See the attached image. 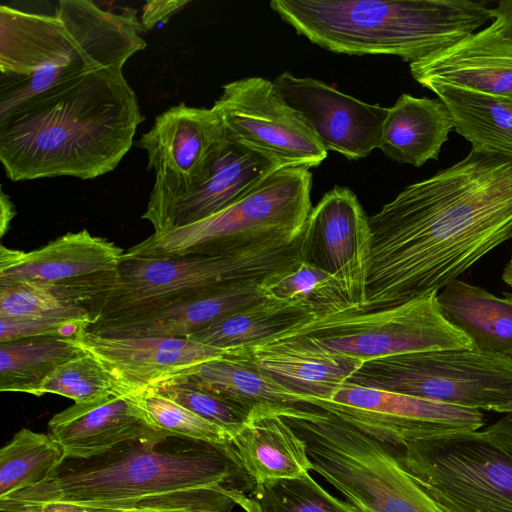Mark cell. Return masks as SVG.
I'll return each instance as SVG.
<instances>
[{"mask_svg": "<svg viewBox=\"0 0 512 512\" xmlns=\"http://www.w3.org/2000/svg\"><path fill=\"white\" fill-rule=\"evenodd\" d=\"M361 312L439 292L512 238V157L477 152L405 187L369 217Z\"/></svg>", "mask_w": 512, "mask_h": 512, "instance_id": "6da1fadb", "label": "cell"}, {"mask_svg": "<svg viewBox=\"0 0 512 512\" xmlns=\"http://www.w3.org/2000/svg\"><path fill=\"white\" fill-rule=\"evenodd\" d=\"M254 484L231 445L164 432L87 458L65 456L42 483L0 500V510L230 512Z\"/></svg>", "mask_w": 512, "mask_h": 512, "instance_id": "7a4b0ae2", "label": "cell"}, {"mask_svg": "<svg viewBox=\"0 0 512 512\" xmlns=\"http://www.w3.org/2000/svg\"><path fill=\"white\" fill-rule=\"evenodd\" d=\"M144 119L122 68L91 71L0 117V161L12 181L93 179L118 166Z\"/></svg>", "mask_w": 512, "mask_h": 512, "instance_id": "3957f363", "label": "cell"}, {"mask_svg": "<svg viewBox=\"0 0 512 512\" xmlns=\"http://www.w3.org/2000/svg\"><path fill=\"white\" fill-rule=\"evenodd\" d=\"M133 9L61 0L53 14L0 6V117L30 98L91 71L123 68L145 49Z\"/></svg>", "mask_w": 512, "mask_h": 512, "instance_id": "277c9868", "label": "cell"}, {"mask_svg": "<svg viewBox=\"0 0 512 512\" xmlns=\"http://www.w3.org/2000/svg\"><path fill=\"white\" fill-rule=\"evenodd\" d=\"M297 34L334 53L391 55L413 63L493 20L486 1L272 0Z\"/></svg>", "mask_w": 512, "mask_h": 512, "instance_id": "5b68a950", "label": "cell"}, {"mask_svg": "<svg viewBox=\"0 0 512 512\" xmlns=\"http://www.w3.org/2000/svg\"><path fill=\"white\" fill-rule=\"evenodd\" d=\"M278 413L304 440L312 470L359 512H441L391 446L311 405Z\"/></svg>", "mask_w": 512, "mask_h": 512, "instance_id": "8992f818", "label": "cell"}, {"mask_svg": "<svg viewBox=\"0 0 512 512\" xmlns=\"http://www.w3.org/2000/svg\"><path fill=\"white\" fill-rule=\"evenodd\" d=\"M312 173L275 170L246 196L197 223L153 233L128 249L132 256L227 255L299 235L312 210Z\"/></svg>", "mask_w": 512, "mask_h": 512, "instance_id": "52a82bcc", "label": "cell"}, {"mask_svg": "<svg viewBox=\"0 0 512 512\" xmlns=\"http://www.w3.org/2000/svg\"><path fill=\"white\" fill-rule=\"evenodd\" d=\"M347 382L462 408L512 414V360L475 348L371 359Z\"/></svg>", "mask_w": 512, "mask_h": 512, "instance_id": "ba28073f", "label": "cell"}, {"mask_svg": "<svg viewBox=\"0 0 512 512\" xmlns=\"http://www.w3.org/2000/svg\"><path fill=\"white\" fill-rule=\"evenodd\" d=\"M393 449L441 512H512V455L484 430L435 435Z\"/></svg>", "mask_w": 512, "mask_h": 512, "instance_id": "9c48e42d", "label": "cell"}, {"mask_svg": "<svg viewBox=\"0 0 512 512\" xmlns=\"http://www.w3.org/2000/svg\"><path fill=\"white\" fill-rule=\"evenodd\" d=\"M307 245L304 224L293 239L234 254L146 257L124 252L117 267L118 285L103 302L98 320L132 306L185 292L236 281L262 280L306 260Z\"/></svg>", "mask_w": 512, "mask_h": 512, "instance_id": "30bf717a", "label": "cell"}, {"mask_svg": "<svg viewBox=\"0 0 512 512\" xmlns=\"http://www.w3.org/2000/svg\"><path fill=\"white\" fill-rule=\"evenodd\" d=\"M438 292L371 312L348 310L309 319L271 339H292L363 362L398 354L473 348L442 315Z\"/></svg>", "mask_w": 512, "mask_h": 512, "instance_id": "8fae6325", "label": "cell"}, {"mask_svg": "<svg viewBox=\"0 0 512 512\" xmlns=\"http://www.w3.org/2000/svg\"><path fill=\"white\" fill-rule=\"evenodd\" d=\"M212 107L230 139L278 168H311L327 157L317 135L280 97L273 81L245 77L229 82Z\"/></svg>", "mask_w": 512, "mask_h": 512, "instance_id": "7c38bea8", "label": "cell"}, {"mask_svg": "<svg viewBox=\"0 0 512 512\" xmlns=\"http://www.w3.org/2000/svg\"><path fill=\"white\" fill-rule=\"evenodd\" d=\"M324 410L393 447L431 436L479 430V410L345 382L328 399H311Z\"/></svg>", "mask_w": 512, "mask_h": 512, "instance_id": "4fadbf2b", "label": "cell"}, {"mask_svg": "<svg viewBox=\"0 0 512 512\" xmlns=\"http://www.w3.org/2000/svg\"><path fill=\"white\" fill-rule=\"evenodd\" d=\"M261 280H243L132 306L100 318L86 330L117 338L189 337L264 299Z\"/></svg>", "mask_w": 512, "mask_h": 512, "instance_id": "5bb4252c", "label": "cell"}, {"mask_svg": "<svg viewBox=\"0 0 512 512\" xmlns=\"http://www.w3.org/2000/svg\"><path fill=\"white\" fill-rule=\"evenodd\" d=\"M306 260L333 275L351 307L361 312L366 299L371 234L369 217L356 194L335 186L312 208L306 223Z\"/></svg>", "mask_w": 512, "mask_h": 512, "instance_id": "9a60e30c", "label": "cell"}, {"mask_svg": "<svg viewBox=\"0 0 512 512\" xmlns=\"http://www.w3.org/2000/svg\"><path fill=\"white\" fill-rule=\"evenodd\" d=\"M226 138L223 123L213 107L179 103L159 114L136 143L147 151L148 170L155 171L151 191L176 192L199 182Z\"/></svg>", "mask_w": 512, "mask_h": 512, "instance_id": "2e32d148", "label": "cell"}, {"mask_svg": "<svg viewBox=\"0 0 512 512\" xmlns=\"http://www.w3.org/2000/svg\"><path fill=\"white\" fill-rule=\"evenodd\" d=\"M273 84L280 97L303 116L327 151L359 160L379 148L388 108L289 72L279 74Z\"/></svg>", "mask_w": 512, "mask_h": 512, "instance_id": "e0dca14e", "label": "cell"}, {"mask_svg": "<svg viewBox=\"0 0 512 512\" xmlns=\"http://www.w3.org/2000/svg\"><path fill=\"white\" fill-rule=\"evenodd\" d=\"M277 169L227 136L204 178L176 192L151 191L142 218L152 224L154 233L197 223L242 199Z\"/></svg>", "mask_w": 512, "mask_h": 512, "instance_id": "ac0fdd59", "label": "cell"}, {"mask_svg": "<svg viewBox=\"0 0 512 512\" xmlns=\"http://www.w3.org/2000/svg\"><path fill=\"white\" fill-rule=\"evenodd\" d=\"M74 340L104 365L122 394L154 387L191 367L227 354L225 350L185 337L117 338L84 329Z\"/></svg>", "mask_w": 512, "mask_h": 512, "instance_id": "d6986e66", "label": "cell"}, {"mask_svg": "<svg viewBox=\"0 0 512 512\" xmlns=\"http://www.w3.org/2000/svg\"><path fill=\"white\" fill-rule=\"evenodd\" d=\"M48 428L65 456L76 458H87L125 441L164 433L150 422L132 395L119 393L88 403H74L55 414Z\"/></svg>", "mask_w": 512, "mask_h": 512, "instance_id": "ffe728a7", "label": "cell"}, {"mask_svg": "<svg viewBox=\"0 0 512 512\" xmlns=\"http://www.w3.org/2000/svg\"><path fill=\"white\" fill-rule=\"evenodd\" d=\"M410 72L423 87L445 84L512 98V42L488 26L441 52L410 63Z\"/></svg>", "mask_w": 512, "mask_h": 512, "instance_id": "44dd1931", "label": "cell"}, {"mask_svg": "<svg viewBox=\"0 0 512 512\" xmlns=\"http://www.w3.org/2000/svg\"><path fill=\"white\" fill-rule=\"evenodd\" d=\"M123 250L86 229L69 232L32 251L0 248V285L51 284L115 270Z\"/></svg>", "mask_w": 512, "mask_h": 512, "instance_id": "7402d4cb", "label": "cell"}, {"mask_svg": "<svg viewBox=\"0 0 512 512\" xmlns=\"http://www.w3.org/2000/svg\"><path fill=\"white\" fill-rule=\"evenodd\" d=\"M245 359L287 389L306 398L328 399L363 361L292 339H269L227 351Z\"/></svg>", "mask_w": 512, "mask_h": 512, "instance_id": "603a6c76", "label": "cell"}, {"mask_svg": "<svg viewBox=\"0 0 512 512\" xmlns=\"http://www.w3.org/2000/svg\"><path fill=\"white\" fill-rule=\"evenodd\" d=\"M278 409L254 408L231 438L233 452L255 484L296 478L312 470L304 440Z\"/></svg>", "mask_w": 512, "mask_h": 512, "instance_id": "cb8c5ba5", "label": "cell"}, {"mask_svg": "<svg viewBox=\"0 0 512 512\" xmlns=\"http://www.w3.org/2000/svg\"><path fill=\"white\" fill-rule=\"evenodd\" d=\"M453 128L451 115L440 99L402 94L388 108L379 149L396 162L421 167L438 159Z\"/></svg>", "mask_w": 512, "mask_h": 512, "instance_id": "d4e9b609", "label": "cell"}, {"mask_svg": "<svg viewBox=\"0 0 512 512\" xmlns=\"http://www.w3.org/2000/svg\"><path fill=\"white\" fill-rule=\"evenodd\" d=\"M437 301L444 318L473 348L512 360V294L497 297L455 279L438 292Z\"/></svg>", "mask_w": 512, "mask_h": 512, "instance_id": "484cf974", "label": "cell"}, {"mask_svg": "<svg viewBox=\"0 0 512 512\" xmlns=\"http://www.w3.org/2000/svg\"><path fill=\"white\" fill-rule=\"evenodd\" d=\"M176 376L250 412L257 407L308 405L302 395L287 389L251 362L228 352Z\"/></svg>", "mask_w": 512, "mask_h": 512, "instance_id": "4316f807", "label": "cell"}, {"mask_svg": "<svg viewBox=\"0 0 512 512\" xmlns=\"http://www.w3.org/2000/svg\"><path fill=\"white\" fill-rule=\"evenodd\" d=\"M447 107L453 130L472 144L471 150L512 157V98L445 84H430Z\"/></svg>", "mask_w": 512, "mask_h": 512, "instance_id": "83f0119b", "label": "cell"}, {"mask_svg": "<svg viewBox=\"0 0 512 512\" xmlns=\"http://www.w3.org/2000/svg\"><path fill=\"white\" fill-rule=\"evenodd\" d=\"M85 351L74 338L39 336L0 343V390L42 396L46 379Z\"/></svg>", "mask_w": 512, "mask_h": 512, "instance_id": "f1b7e54d", "label": "cell"}, {"mask_svg": "<svg viewBox=\"0 0 512 512\" xmlns=\"http://www.w3.org/2000/svg\"><path fill=\"white\" fill-rule=\"evenodd\" d=\"M314 317L293 304L264 299L220 319L187 338L230 351L269 340Z\"/></svg>", "mask_w": 512, "mask_h": 512, "instance_id": "f546056e", "label": "cell"}, {"mask_svg": "<svg viewBox=\"0 0 512 512\" xmlns=\"http://www.w3.org/2000/svg\"><path fill=\"white\" fill-rule=\"evenodd\" d=\"M260 289L266 299L293 304L315 317L351 310L337 279L307 260L266 276Z\"/></svg>", "mask_w": 512, "mask_h": 512, "instance_id": "4dcf8cb0", "label": "cell"}, {"mask_svg": "<svg viewBox=\"0 0 512 512\" xmlns=\"http://www.w3.org/2000/svg\"><path fill=\"white\" fill-rule=\"evenodd\" d=\"M64 457L49 433L16 432L0 450V500L42 483Z\"/></svg>", "mask_w": 512, "mask_h": 512, "instance_id": "1f68e13d", "label": "cell"}, {"mask_svg": "<svg viewBox=\"0 0 512 512\" xmlns=\"http://www.w3.org/2000/svg\"><path fill=\"white\" fill-rule=\"evenodd\" d=\"M245 512H359L348 501L325 490L309 472L260 484L238 496Z\"/></svg>", "mask_w": 512, "mask_h": 512, "instance_id": "d6a6232c", "label": "cell"}, {"mask_svg": "<svg viewBox=\"0 0 512 512\" xmlns=\"http://www.w3.org/2000/svg\"><path fill=\"white\" fill-rule=\"evenodd\" d=\"M159 430L210 444L230 446L231 437L221 427L160 394L153 388L130 394Z\"/></svg>", "mask_w": 512, "mask_h": 512, "instance_id": "836d02e7", "label": "cell"}, {"mask_svg": "<svg viewBox=\"0 0 512 512\" xmlns=\"http://www.w3.org/2000/svg\"><path fill=\"white\" fill-rule=\"evenodd\" d=\"M46 393L67 397L74 403H88L110 394H122L104 365L87 352L59 366L42 386V394Z\"/></svg>", "mask_w": 512, "mask_h": 512, "instance_id": "e575fe53", "label": "cell"}, {"mask_svg": "<svg viewBox=\"0 0 512 512\" xmlns=\"http://www.w3.org/2000/svg\"><path fill=\"white\" fill-rule=\"evenodd\" d=\"M0 317H68L96 322L93 312L70 306L51 286L32 283L0 285Z\"/></svg>", "mask_w": 512, "mask_h": 512, "instance_id": "d590c367", "label": "cell"}, {"mask_svg": "<svg viewBox=\"0 0 512 512\" xmlns=\"http://www.w3.org/2000/svg\"><path fill=\"white\" fill-rule=\"evenodd\" d=\"M150 388L221 427L231 438L245 425L250 416V411L247 409L179 376H174Z\"/></svg>", "mask_w": 512, "mask_h": 512, "instance_id": "8d00e7d4", "label": "cell"}, {"mask_svg": "<svg viewBox=\"0 0 512 512\" xmlns=\"http://www.w3.org/2000/svg\"><path fill=\"white\" fill-rule=\"evenodd\" d=\"M88 326L86 321L68 317H0V343L39 336L75 338Z\"/></svg>", "mask_w": 512, "mask_h": 512, "instance_id": "74e56055", "label": "cell"}, {"mask_svg": "<svg viewBox=\"0 0 512 512\" xmlns=\"http://www.w3.org/2000/svg\"><path fill=\"white\" fill-rule=\"evenodd\" d=\"M190 1L188 0H155L148 1L142 8L140 23L143 30L148 31L168 20L181 11Z\"/></svg>", "mask_w": 512, "mask_h": 512, "instance_id": "f35d334b", "label": "cell"}, {"mask_svg": "<svg viewBox=\"0 0 512 512\" xmlns=\"http://www.w3.org/2000/svg\"><path fill=\"white\" fill-rule=\"evenodd\" d=\"M491 14L493 22L489 27L501 38L512 42V0L499 1Z\"/></svg>", "mask_w": 512, "mask_h": 512, "instance_id": "ab89813d", "label": "cell"}, {"mask_svg": "<svg viewBox=\"0 0 512 512\" xmlns=\"http://www.w3.org/2000/svg\"><path fill=\"white\" fill-rule=\"evenodd\" d=\"M484 431L492 441L512 455V414H506Z\"/></svg>", "mask_w": 512, "mask_h": 512, "instance_id": "60d3db41", "label": "cell"}, {"mask_svg": "<svg viewBox=\"0 0 512 512\" xmlns=\"http://www.w3.org/2000/svg\"><path fill=\"white\" fill-rule=\"evenodd\" d=\"M0 237L2 238L10 227V223L16 215L15 206L9 196L0 191Z\"/></svg>", "mask_w": 512, "mask_h": 512, "instance_id": "b9f144b4", "label": "cell"}, {"mask_svg": "<svg viewBox=\"0 0 512 512\" xmlns=\"http://www.w3.org/2000/svg\"><path fill=\"white\" fill-rule=\"evenodd\" d=\"M71 512H204L186 509H118V510H89V511H71Z\"/></svg>", "mask_w": 512, "mask_h": 512, "instance_id": "7bdbcfd3", "label": "cell"}, {"mask_svg": "<svg viewBox=\"0 0 512 512\" xmlns=\"http://www.w3.org/2000/svg\"><path fill=\"white\" fill-rule=\"evenodd\" d=\"M503 281L512 287V261H510L504 268L502 274Z\"/></svg>", "mask_w": 512, "mask_h": 512, "instance_id": "ee69618b", "label": "cell"}, {"mask_svg": "<svg viewBox=\"0 0 512 512\" xmlns=\"http://www.w3.org/2000/svg\"><path fill=\"white\" fill-rule=\"evenodd\" d=\"M510 261H512V258H511V260H510Z\"/></svg>", "mask_w": 512, "mask_h": 512, "instance_id": "f6af8a7d", "label": "cell"}]
</instances>
